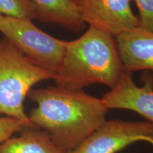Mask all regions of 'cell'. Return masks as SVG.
Wrapping results in <instances>:
<instances>
[{
    "label": "cell",
    "mask_w": 153,
    "mask_h": 153,
    "mask_svg": "<svg viewBox=\"0 0 153 153\" xmlns=\"http://www.w3.org/2000/svg\"><path fill=\"white\" fill-rule=\"evenodd\" d=\"M115 40L124 72H153V33L138 28Z\"/></svg>",
    "instance_id": "cell-8"
},
{
    "label": "cell",
    "mask_w": 153,
    "mask_h": 153,
    "mask_svg": "<svg viewBox=\"0 0 153 153\" xmlns=\"http://www.w3.org/2000/svg\"><path fill=\"white\" fill-rule=\"evenodd\" d=\"M55 74L30 62L5 38L0 41V114L31 126L24 101L36 84Z\"/></svg>",
    "instance_id": "cell-3"
},
{
    "label": "cell",
    "mask_w": 153,
    "mask_h": 153,
    "mask_svg": "<svg viewBox=\"0 0 153 153\" xmlns=\"http://www.w3.org/2000/svg\"><path fill=\"white\" fill-rule=\"evenodd\" d=\"M144 85L137 86L131 73L124 72L114 88L101 97L108 109L130 110L153 123V76L148 73Z\"/></svg>",
    "instance_id": "cell-7"
},
{
    "label": "cell",
    "mask_w": 153,
    "mask_h": 153,
    "mask_svg": "<svg viewBox=\"0 0 153 153\" xmlns=\"http://www.w3.org/2000/svg\"><path fill=\"white\" fill-rule=\"evenodd\" d=\"M75 1H76V3L78 1V0H75Z\"/></svg>",
    "instance_id": "cell-15"
},
{
    "label": "cell",
    "mask_w": 153,
    "mask_h": 153,
    "mask_svg": "<svg viewBox=\"0 0 153 153\" xmlns=\"http://www.w3.org/2000/svg\"><path fill=\"white\" fill-rule=\"evenodd\" d=\"M0 32L30 62L53 74L58 71L67 41L46 33L27 19L3 16L0 20Z\"/></svg>",
    "instance_id": "cell-4"
},
{
    "label": "cell",
    "mask_w": 153,
    "mask_h": 153,
    "mask_svg": "<svg viewBox=\"0 0 153 153\" xmlns=\"http://www.w3.org/2000/svg\"><path fill=\"white\" fill-rule=\"evenodd\" d=\"M2 17H3L2 15H1V14H0V20H1V18H2Z\"/></svg>",
    "instance_id": "cell-14"
},
{
    "label": "cell",
    "mask_w": 153,
    "mask_h": 153,
    "mask_svg": "<svg viewBox=\"0 0 153 153\" xmlns=\"http://www.w3.org/2000/svg\"><path fill=\"white\" fill-rule=\"evenodd\" d=\"M139 12L140 28L153 33V0H134Z\"/></svg>",
    "instance_id": "cell-12"
},
{
    "label": "cell",
    "mask_w": 153,
    "mask_h": 153,
    "mask_svg": "<svg viewBox=\"0 0 153 153\" xmlns=\"http://www.w3.org/2000/svg\"><path fill=\"white\" fill-rule=\"evenodd\" d=\"M28 97L36 104L30 122L64 152L77 148L106 120L108 109L101 99L83 89L51 86L32 89Z\"/></svg>",
    "instance_id": "cell-1"
},
{
    "label": "cell",
    "mask_w": 153,
    "mask_h": 153,
    "mask_svg": "<svg viewBox=\"0 0 153 153\" xmlns=\"http://www.w3.org/2000/svg\"><path fill=\"white\" fill-rule=\"evenodd\" d=\"M19 133L0 143V153H65L46 132L35 126H28Z\"/></svg>",
    "instance_id": "cell-10"
},
{
    "label": "cell",
    "mask_w": 153,
    "mask_h": 153,
    "mask_svg": "<svg viewBox=\"0 0 153 153\" xmlns=\"http://www.w3.org/2000/svg\"><path fill=\"white\" fill-rule=\"evenodd\" d=\"M0 14L10 18L37 19L36 7L30 0H0Z\"/></svg>",
    "instance_id": "cell-11"
},
{
    "label": "cell",
    "mask_w": 153,
    "mask_h": 153,
    "mask_svg": "<svg viewBox=\"0 0 153 153\" xmlns=\"http://www.w3.org/2000/svg\"><path fill=\"white\" fill-rule=\"evenodd\" d=\"M28 126L22 120L11 117H0V143L20 133Z\"/></svg>",
    "instance_id": "cell-13"
},
{
    "label": "cell",
    "mask_w": 153,
    "mask_h": 153,
    "mask_svg": "<svg viewBox=\"0 0 153 153\" xmlns=\"http://www.w3.org/2000/svg\"><path fill=\"white\" fill-rule=\"evenodd\" d=\"M137 142H147L153 148L152 123L106 120L77 148L65 153H116Z\"/></svg>",
    "instance_id": "cell-5"
},
{
    "label": "cell",
    "mask_w": 153,
    "mask_h": 153,
    "mask_svg": "<svg viewBox=\"0 0 153 153\" xmlns=\"http://www.w3.org/2000/svg\"><path fill=\"white\" fill-rule=\"evenodd\" d=\"M124 72L115 38L89 26L77 39L67 41L53 80L57 87L66 89H83L96 84L112 89Z\"/></svg>",
    "instance_id": "cell-2"
},
{
    "label": "cell",
    "mask_w": 153,
    "mask_h": 153,
    "mask_svg": "<svg viewBox=\"0 0 153 153\" xmlns=\"http://www.w3.org/2000/svg\"><path fill=\"white\" fill-rule=\"evenodd\" d=\"M36 7L37 19L57 24L72 32L81 31L86 24L75 0H30Z\"/></svg>",
    "instance_id": "cell-9"
},
{
    "label": "cell",
    "mask_w": 153,
    "mask_h": 153,
    "mask_svg": "<svg viewBox=\"0 0 153 153\" xmlns=\"http://www.w3.org/2000/svg\"><path fill=\"white\" fill-rule=\"evenodd\" d=\"M131 0H78L80 16L86 24L116 38L140 28Z\"/></svg>",
    "instance_id": "cell-6"
}]
</instances>
